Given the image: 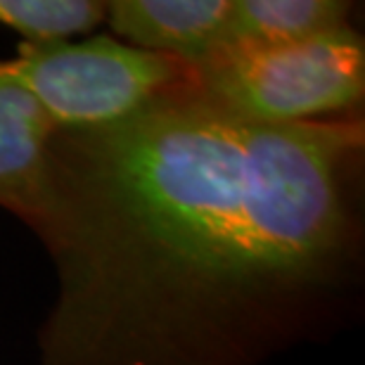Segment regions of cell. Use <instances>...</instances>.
<instances>
[{
    "mask_svg": "<svg viewBox=\"0 0 365 365\" xmlns=\"http://www.w3.org/2000/svg\"><path fill=\"white\" fill-rule=\"evenodd\" d=\"M38 365H268L361 313L365 119L268 126L192 86L50 138Z\"/></svg>",
    "mask_w": 365,
    "mask_h": 365,
    "instance_id": "obj_1",
    "label": "cell"
},
{
    "mask_svg": "<svg viewBox=\"0 0 365 365\" xmlns=\"http://www.w3.org/2000/svg\"><path fill=\"white\" fill-rule=\"evenodd\" d=\"M195 91L230 116L294 126L361 114L365 41L356 26L280 46H228L192 67Z\"/></svg>",
    "mask_w": 365,
    "mask_h": 365,
    "instance_id": "obj_2",
    "label": "cell"
},
{
    "mask_svg": "<svg viewBox=\"0 0 365 365\" xmlns=\"http://www.w3.org/2000/svg\"><path fill=\"white\" fill-rule=\"evenodd\" d=\"M0 81L26 93L57 130L102 128L192 86V67L109 34L21 43L0 60Z\"/></svg>",
    "mask_w": 365,
    "mask_h": 365,
    "instance_id": "obj_3",
    "label": "cell"
},
{
    "mask_svg": "<svg viewBox=\"0 0 365 365\" xmlns=\"http://www.w3.org/2000/svg\"><path fill=\"white\" fill-rule=\"evenodd\" d=\"M230 0H109V36L200 67L223 46Z\"/></svg>",
    "mask_w": 365,
    "mask_h": 365,
    "instance_id": "obj_4",
    "label": "cell"
},
{
    "mask_svg": "<svg viewBox=\"0 0 365 365\" xmlns=\"http://www.w3.org/2000/svg\"><path fill=\"white\" fill-rule=\"evenodd\" d=\"M53 133L55 126L26 93L0 81V209L29 228L38 218Z\"/></svg>",
    "mask_w": 365,
    "mask_h": 365,
    "instance_id": "obj_5",
    "label": "cell"
},
{
    "mask_svg": "<svg viewBox=\"0 0 365 365\" xmlns=\"http://www.w3.org/2000/svg\"><path fill=\"white\" fill-rule=\"evenodd\" d=\"M351 0H230L223 46H280L354 26Z\"/></svg>",
    "mask_w": 365,
    "mask_h": 365,
    "instance_id": "obj_6",
    "label": "cell"
},
{
    "mask_svg": "<svg viewBox=\"0 0 365 365\" xmlns=\"http://www.w3.org/2000/svg\"><path fill=\"white\" fill-rule=\"evenodd\" d=\"M38 17V7L31 0H0V26L17 31L21 38L36 31Z\"/></svg>",
    "mask_w": 365,
    "mask_h": 365,
    "instance_id": "obj_7",
    "label": "cell"
}]
</instances>
